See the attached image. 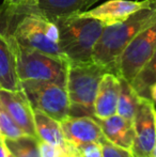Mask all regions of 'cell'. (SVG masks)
I'll return each instance as SVG.
<instances>
[{
	"label": "cell",
	"instance_id": "32",
	"mask_svg": "<svg viewBox=\"0 0 156 157\" xmlns=\"http://www.w3.org/2000/svg\"><path fill=\"white\" fill-rule=\"evenodd\" d=\"M0 136H2V135H1V130H0ZM2 137H3V136H2Z\"/></svg>",
	"mask_w": 156,
	"mask_h": 157
},
{
	"label": "cell",
	"instance_id": "29",
	"mask_svg": "<svg viewBox=\"0 0 156 157\" xmlns=\"http://www.w3.org/2000/svg\"><path fill=\"white\" fill-rule=\"evenodd\" d=\"M131 157H144V156H141V155H138V154H135L131 152Z\"/></svg>",
	"mask_w": 156,
	"mask_h": 157
},
{
	"label": "cell",
	"instance_id": "6",
	"mask_svg": "<svg viewBox=\"0 0 156 157\" xmlns=\"http://www.w3.org/2000/svg\"><path fill=\"white\" fill-rule=\"evenodd\" d=\"M19 82L33 109L44 112L58 122L70 117V99L65 85L45 80H21Z\"/></svg>",
	"mask_w": 156,
	"mask_h": 157
},
{
	"label": "cell",
	"instance_id": "16",
	"mask_svg": "<svg viewBox=\"0 0 156 157\" xmlns=\"http://www.w3.org/2000/svg\"><path fill=\"white\" fill-rule=\"evenodd\" d=\"M91 6V0H39L36 8L48 18L55 21L62 15L83 11Z\"/></svg>",
	"mask_w": 156,
	"mask_h": 157
},
{
	"label": "cell",
	"instance_id": "14",
	"mask_svg": "<svg viewBox=\"0 0 156 157\" xmlns=\"http://www.w3.org/2000/svg\"><path fill=\"white\" fill-rule=\"evenodd\" d=\"M0 88L8 90L21 89L16 73V61L9 35L0 29Z\"/></svg>",
	"mask_w": 156,
	"mask_h": 157
},
{
	"label": "cell",
	"instance_id": "15",
	"mask_svg": "<svg viewBox=\"0 0 156 157\" xmlns=\"http://www.w3.org/2000/svg\"><path fill=\"white\" fill-rule=\"evenodd\" d=\"M33 117L36 134L39 140L59 147L63 152L67 151L70 143L63 136L60 122L36 109H33Z\"/></svg>",
	"mask_w": 156,
	"mask_h": 157
},
{
	"label": "cell",
	"instance_id": "19",
	"mask_svg": "<svg viewBox=\"0 0 156 157\" xmlns=\"http://www.w3.org/2000/svg\"><path fill=\"white\" fill-rule=\"evenodd\" d=\"M4 142L15 157H41L36 137L24 135L15 139L4 138Z\"/></svg>",
	"mask_w": 156,
	"mask_h": 157
},
{
	"label": "cell",
	"instance_id": "24",
	"mask_svg": "<svg viewBox=\"0 0 156 157\" xmlns=\"http://www.w3.org/2000/svg\"><path fill=\"white\" fill-rule=\"evenodd\" d=\"M0 157H15L6 147L4 138H0Z\"/></svg>",
	"mask_w": 156,
	"mask_h": 157
},
{
	"label": "cell",
	"instance_id": "9",
	"mask_svg": "<svg viewBox=\"0 0 156 157\" xmlns=\"http://www.w3.org/2000/svg\"><path fill=\"white\" fill-rule=\"evenodd\" d=\"M155 6L156 0H108L92 10L77 11V13L81 16L96 19L105 26H110L125 21L142 9Z\"/></svg>",
	"mask_w": 156,
	"mask_h": 157
},
{
	"label": "cell",
	"instance_id": "26",
	"mask_svg": "<svg viewBox=\"0 0 156 157\" xmlns=\"http://www.w3.org/2000/svg\"><path fill=\"white\" fill-rule=\"evenodd\" d=\"M150 97H151V99H152L153 104H154V107H155V109H156V82L152 86V87H151Z\"/></svg>",
	"mask_w": 156,
	"mask_h": 157
},
{
	"label": "cell",
	"instance_id": "27",
	"mask_svg": "<svg viewBox=\"0 0 156 157\" xmlns=\"http://www.w3.org/2000/svg\"><path fill=\"white\" fill-rule=\"evenodd\" d=\"M39 0H23V4L28 6H36Z\"/></svg>",
	"mask_w": 156,
	"mask_h": 157
},
{
	"label": "cell",
	"instance_id": "10",
	"mask_svg": "<svg viewBox=\"0 0 156 157\" xmlns=\"http://www.w3.org/2000/svg\"><path fill=\"white\" fill-rule=\"evenodd\" d=\"M65 140L76 149L88 143H103V130L94 117H67L60 122Z\"/></svg>",
	"mask_w": 156,
	"mask_h": 157
},
{
	"label": "cell",
	"instance_id": "3",
	"mask_svg": "<svg viewBox=\"0 0 156 157\" xmlns=\"http://www.w3.org/2000/svg\"><path fill=\"white\" fill-rule=\"evenodd\" d=\"M59 30V45L69 62L92 61L95 44L105 25L96 19L85 17L77 12L55 19Z\"/></svg>",
	"mask_w": 156,
	"mask_h": 157
},
{
	"label": "cell",
	"instance_id": "18",
	"mask_svg": "<svg viewBox=\"0 0 156 157\" xmlns=\"http://www.w3.org/2000/svg\"><path fill=\"white\" fill-rule=\"evenodd\" d=\"M156 82V50L150 60L144 64L140 72L136 75L134 80L131 82V87L134 88L138 95L150 98L151 87Z\"/></svg>",
	"mask_w": 156,
	"mask_h": 157
},
{
	"label": "cell",
	"instance_id": "1",
	"mask_svg": "<svg viewBox=\"0 0 156 157\" xmlns=\"http://www.w3.org/2000/svg\"><path fill=\"white\" fill-rule=\"evenodd\" d=\"M2 8L6 16V27L0 29L6 34L28 48L67 59L59 45V30L56 23L40 12L36 6L21 4L17 8Z\"/></svg>",
	"mask_w": 156,
	"mask_h": 157
},
{
	"label": "cell",
	"instance_id": "30",
	"mask_svg": "<svg viewBox=\"0 0 156 157\" xmlns=\"http://www.w3.org/2000/svg\"><path fill=\"white\" fill-rule=\"evenodd\" d=\"M97 1H100V0H91V6L95 3V2H97Z\"/></svg>",
	"mask_w": 156,
	"mask_h": 157
},
{
	"label": "cell",
	"instance_id": "33",
	"mask_svg": "<svg viewBox=\"0 0 156 157\" xmlns=\"http://www.w3.org/2000/svg\"><path fill=\"white\" fill-rule=\"evenodd\" d=\"M0 138H4V137H2V136H0Z\"/></svg>",
	"mask_w": 156,
	"mask_h": 157
},
{
	"label": "cell",
	"instance_id": "5",
	"mask_svg": "<svg viewBox=\"0 0 156 157\" xmlns=\"http://www.w3.org/2000/svg\"><path fill=\"white\" fill-rule=\"evenodd\" d=\"M9 37L15 54L16 73L19 81L45 80L67 86L69 60L42 54L18 44L10 35Z\"/></svg>",
	"mask_w": 156,
	"mask_h": 157
},
{
	"label": "cell",
	"instance_id": "28",
	"mask_svg": "<svg viewBox=\"0 0 156 157\" xmlns=\"http://www.w3.org/2000/svg\"><path fill=\"white\" fill-rule=\"evenodd\" d=\"M150 157H156V141L154 143V147H153V149H152V152H151Z\"/></svg>",
	"mask_w": 156,
	"mask_h": 157
},
{
	"label": "cell",
	"instance_id": "22",
	"mask_svg": "<svg viewBox=\"0 0 156 157\" xmlns=\"http://www.w3.org/2000/svg\"><path fill=\"white\" fill-rule=\"evenodd\" d=\"M77 150L80 157H103L100 143H88L78 147Z\"/></svg>",
	"mask_w": 156,
	"mask_h": 157
},
{
	"label": "cell",
	"instance_id": "11",
	"mask_svg": "<svg viewBox=\"0 0 156 157\" xmlns=\"http://www.w3.org/2000/svg\"><path fill=\"white\" fill-rule=\"evenodd\" d=\"M0 103L26 135L36 137L33 108L23 90H8L0 88Z\"/></svg>",
	"mask_w": 156,
	"mask_h": 157
},
{
	"label": "cell",
	"instance_id": "23",
	"mask_svg": "<svg viewBox=\"0 0 156 157\" xmlns=\"http://www.w3.org/2000/svg\"><path fill=\"white\" fill-rule=\"evenodd\" d=\"M39 149L41 157H61L63 151L54 145L39 140Z\"/></svg>",
	"mask_w": 156,
	"mask_h": 157
},
{
	"label": "cell",
	"instance_id": "17",
	"mask_svg": "<svg viewBox=\"0 0 156 157\" xmlns=\"http://www.w3.org/2000/svg\"><path fill=\"white\" fill-rule=\"evenodd\" d=\"M139 95L134 90L128 81L120 78V94H119L117 114L133 122L137 109Z\"/></svg>",
	"mask_w": 156,
	"mask_h": 157
},
{
	"label": "cell",
	"instance_id": "31",
	"mask_svg": "<svg viewBox=\"0 0 156 157\" xmlns=\"http://www.w3.org/2000/svg\"><path fill=\"white\" fill-rule=\"evenodd\" d=\"M155 128H156V111H155Z\"/></svg>",
	"mask_w": 156,
	"mask_h": 157
},
{
	"label": "cell",
	"instance_id": "8",
	"mask_svg": "<svg viewBox=\"0 0 156 157\" xmlns=\"http://www.w3.org/2000/svg\"><path fill=\"white\" fill-rule=\"evenodd\" d=\"M155 107L152 99L140 96L133 120L135 140L131 152L144 157H150L156 141Z\"/></svg>",
	"mask_w": 156,
	"mask_h": 157
},
{
	"label": "cell",
	"instance_id": "13",
	"mask_svg": "<svg viewBox=\"0 0 156 157\" xmlns=\"http://www.w3.org/2000/svg\"><path fill=\"white\" fill-rule=\"evenodd\" d=\"M103 130L105 138L112 144L131 151L135 140L133 122L122 118L119 114H113L107 119H96Z\"/></svg>",
	"mask_w": 156,
	"mask_h": 157
},
{
	"label": "cell",
	"instance_id": "25",
	"mask_svg": "<svg viewBox=\"0 0 156 157\" xmlns=\"http://www.w3.org/2000/svg\"><path fill=\"white\" fill-rule=\"evenodd\" d=\"M23 4V0H4L3 6L4 8H17Z\"/></svg>",
	"mask_w": 156,
	"mask_h": 157
},
{
	"label": "cell",
	"instance_id": "12",
	"mask_svg": "<svg viewBox=\"0 0 156 157\" xmlns=\"http://www.w3.org/2000/svg\"><path fill=\"white\" fill-rule=\"evenodd\" d=\"M119 94L120 78L112 73H106L98 85L94 99V118L103 120L117 113Z\"/></svg>",
	"mask_w": 156,
	"mask_h": 157
},
{
	"label": "cell",
	"instance_id": "4",
	"mask_svg": "<svg viewBox=\"0 0 156 157\" xmlns=\"http://www.w3.org/2000/svg\"><path fill=\"white\" fill-rule=\"evenodd\" d=\"M109 70L92 61L69 62L67 91L70 99V117H94V99L101 80Z\"/></svg>",
	"mask_w": 156,
	"mask_h": 157
},
{
	"label": "cell",
	"instance_id": "7",
	"mask_svg": "<svg viewBox=\"0 0 156 157\" xmlns=\"http://www.w3.org/2000/svg\"><path fill=\"white\" fill-rule=\"evenodd\" d=\"M155 50L156 19L138 32L124 48L116 64V75L131 83Z\"/></svg>",
	"mask_w": 156,
	"mask_h": 157
},
{
	"label": "cell",
	"instance_id": "21",
	"mask_svg": "<svg viewBox=\"0 0 156 157\" xmlns=\"http://www.w3.org/2000/svg\"><path fill=\"white\" fill-rule=\"evenodd\" d=\"M103 157H131V151L112 144L108 140L101 143Z\"/></svg>",
	"mask_w": 156,
	"mask_h": 157
},
{
	"label": "cell",
	"instance_id": "2",
	"mask_svg": "<svg viewBox=\"0 0 156 157\" xmlns=\"http://www.w3.org/2000/svg\"><path fill=\"white\" fill-rule=\"evenodd\" d=\"M155 19L156 6L154 8L142 9L121 23L105 26L95 44L92 60L107 67L109 72L116 75V64L124 48L138 32Z\"/></svg>",
	"mask_w": 156,
	"mask_h": 157
},
{
	"label": "cell",
	"instance_id": "20",
	"mask_svg": "<svg viewBox=\"0 0 156 157\" xmlns=\"http://www.w3.org/2000/svg\"><path fill=\"white\" fill-rule=\"evenodd\" d=\"M0 130H1V135L4 138L15 139L26 135L13 121L10 114L6 112V110L1 105V103H0Z\"/></svg>",
	"mask_w": 156,
	"mask_h": 157
}]
</instances>
